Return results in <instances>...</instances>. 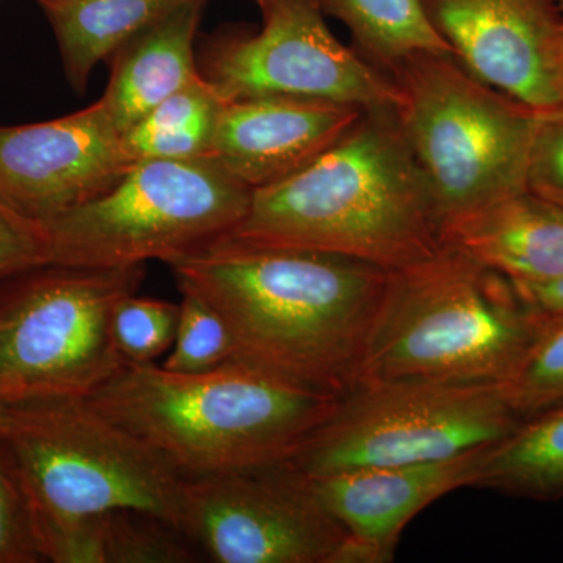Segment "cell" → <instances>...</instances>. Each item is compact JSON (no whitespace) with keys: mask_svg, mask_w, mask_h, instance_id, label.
Returning a JSON list of instances; mask_svg holds the SVG:
<instances>
[{"mask_svg":"<svg viewBox=\"0 0 563 563\" xmlns=\"http://www.w3.org/2000/svg\"><path fill=\"white\" fill-rule=\"evenodd\" d=\"M195 0H36L60 49L74 91L81 92L99 62Z\"/></svg>","mask_w":563,"mask_h":563,"instance_id":"obj_18","label":"cell"},{"mask_svg":"<svg viewBox=\"0 0 563 563\" xmlns=\"http://www.w3.org/2000/svg\"><path fill=\"white\" fill-rule=\"evenodd\" d=\"M180 531L217 563H340L350 540L287 462L187 477Z\"/></svg>","mask_w":563,"mask_h":563,"instance_id":"obj_11","label":"cell"},{"mask_svg":"<svg viewBox=\"0 0 563 563\" xmlns=\"http://www.w3.org/2000/svg\"><path fill=\"white\" fill-rule=\"evenodd\" d=\"M166 265L180 292L220 314L232 361L335 396L361 384L390 273L357 258L229 235Z\"/></svg>","mask_w":563,"mask_h":563,"instance_id":"obj_1","label":"cell"},{"mask_svg":"<svg viewBox=\"0 0 563 563\" xmlns=\"http://www.w3.org/2000/svg\"><path fill=\"white\" fill-rule=\"evenodd\" d=\"M562 68H563V31H562Z\"/></svg>","mask_w":563,"mask_h":563,"instance_id":"obj_32","label":"cell"},{"mask_svg":"<svg viewBox=\"0 0 563 563\" xmlns=\"http://www.w3.org/2000/svg\"><path fill=\"white\" fill-rule=\"evenodd\" d=\"M488 446L442 461L309 476L325 509L350 533L340 563L391 562L418 514L448 493L472 487Z\"/></svg>","mask_w":563,"mask_h":563,"instance_id":"obj_14","label":"cell"},{"mask_svg":"<svg viewBox=\"0 0 563 563\" xmlns=\"http://www.w3.org/2000/svg\"><path fill=\"white\" fill-rule=\"evenodd\" d=\"M179 306L176 336L163 368L177 373H202L232 361L231 333L220 314L188 292H181Z\"/></svg>","mask_w":563,"mask_h":563,"instance_id":"obj_25","label":"cell"},{"mask_svg":"<svg viewBox=\"0 0 563 563\" xmlns=\"http://www.w3.org/2000/svg\"><path fill=\"white\" fill-rule=\"evenodd\" d=\"M499 387L520 420L563 402V314H548L520 368Z\"/></svg>","mask_w":563,"mask_h":563,"instance_id":"obj_23","label":"cell"},{"mask_svg":"<svg viewBox=\"0 0 563 563\" xmlns=\"http://www.w3.org/2000/svg\"><path fill=\"white\" fill-rule=\"evenodd\" d=\"M198 561V547L157 515L121 509L106 514L103 562L106 563H191Z\"/></svg>","mask_w":563,"mask_h":563,"instance_id":"obj_22","label":"cell"},{"mask_svg":"<svg viewBox=\"0 0 563 563\" xmlns=\"http://www.w3.org/2000/svg\"><path fill=\"white\" fill-rule=\"evenodd\" d=\"M0 443L31 507L33 531L121 509L180 529L187 477L88 399L0 402Z\"/></svg>","mask_w":563,"mask_h":563,"instance_id":"obj_5","label":"cell"},{"mask_svg":"<svg viewBox=\"0 0 563 563\" xmlns=\"http://www.w3.org/2000/svg\"><path fill=\"white\" fill-rule=\"evenodd\" d=\"M526 190L563 209V103L540 111L529 154Z\"/></svg>","mask_w":563,"mask_h":563,"instance_id":"obj_27","label":"cell"},{"mask_svg":"<svg viewBox=\"0 0 563 563\" xmlns=\"http://www.w3.org/2000/svg\"><path fill=\"white\" fill-rule=\"evenodd\" d=\"M520 421L499 385L358 384L287 463L318 477L442 461L499 442Z\"/></svg>","mask_w":563,"mask_h":563,"instance_id":"obj_9","label":"cell"},{"mask_svg":"<svg viewBox=\"0 0 563 563\" xmlns=\"http://www.w3.org/2000/svg\"><path fill=\"white\" fill-rule=\"evenodd\" d=\"M180 306L163 299L125 296L111 313V336L128 363H155L173 347Z\"/></svg>","mask_w":563,"mask_h":563,"instance_id":"obj_24","label":"cell"},{"mask_svg":"<svg viewBox=\"0 0 563 563\" xmlns=\"http://www.w3.org/2000/svg\"><path fill=\"white\" fill-rule=\"evenodd\" d=\"M363 111L343 103L290 98L225 102L207 158L254 191L320 157Z\"/></svg>","mask_w":563,"mask_h":563,"instance_id":"obj_15","label":"cell"},{"mask_svg":"<svg viewBox=\"0 0 563 563\" xmlns=\"http://www.w3.org/2000/svg\"><path fill=\"white\" fill-rule=\"evenodd\" d=\"M404 136L446 222L526 190L540 111L473 76L453 54L417 52L387 70Z\"/></svg>","mask_w":563,"mask_h":563,"instance_id":"obj_6","label":"cell"},{"mask_svg":"<svg viewBox=\"0 0 563 563\" xmlns=\"http://www.w3.org/2000/svg\"><path fill=\"white\" fill-rule=\"evenodd\" d=\"M473 76L544 111L563 103V13L555 0H421Z\"/></svg>","mask_w":563,"mask_h":563,"instance_id":"obj_13","label":"cell"},{"mask_svg":"<svg viewBox=\"0 0 563 563\" xmlns=\"http://www.w3.org/2000/svg\"><path fill=\"white\" fill-rule=\"evenodd\" d=\"M44 562L31 507L18 474L0 443V563Z\"/></svg>","mask_w":563,"mask_h":563,"instance_id":"obj_26","label":"cell"},{"mask_svg":"<svg viewBox=\"0 0 563 563\" xmlns=\"http://www.w3.org/2000/svg\"><path fill=\"white\" fill-rule=\"evenodd\" d=\"M144 265H46L0 282V402L88 399L124 365L111 313Z\"/></svg>","mask_w":563,"mask_h":563,"instance_id":"obj_7","label":"cell"},{"mask_svg":"<svg viewBox=\"0 0 563 563\" xmlns=\"http://www.w3.org/2000/svg\"><path fill=\"white\" fill-rule=\"evenodd\" d=\"M224 103L201 76L158 103L125 132V150L135 163L207 158Z\"/></svg>","mask_w":563,"mask_h":563,"instance_id":"obj_20","label":"cell"},{"mask_svg":"<svg viewBox=\"0 0 563 563\" xmlns=\"http://www.w3.org/2000/svg\"><path fill=\"white\" fill-rule=\"evenodd\" d=\"M536 309L547 314H563V277L540 285L515 284Z\"/></svg>","mask_w":563,"mask_h":563,"instance_id":"obj_29","label":"cell"},{"mask_svg":"<svg viewBox=\"0 0 563 563\" xmlns=\"http://www.w3.org/2000/svg\"><path fill=\"white\" fill-rule=\"evenodd\" d=\"M258 246L357 258L398 272L442 250V221L396 109L365 110L320 157L252 191L231 233Z\"/></svg>","mask_w":563,"mask_h":563,"instance_id":"obj_2","label":"cell"},{"mask_svg":"<svg viewBox=\"0 0 563 563\" xmlns=\"http://www.w3.org/2000/svg\"><path fill=\"white\" fill-rule=\"evenodd\" d=\"M547 318L515 282L443 246L388 276L361 384H506Z\"/></svg>","mask_w":563,"mask_h":563,"instance_id":"obj_4","label":"cell"},{"mask_svg":"<svg viewBox=\"0 0 563 563\" xmlns=\"http://www.w3.org/2000/svg\"><path fill=\"white\" fill-rule=\"evenodd\" d=\"M472 487L533 501L563 498V402L525 418L492 443Z\"/></svg>","mask_w":563,"mask_h":563,"instance_id":"obj_19","label":"cell"},{"mask_svg":"<svg viewBox=\"0 0 563 563\" xmlns=\"http://www.w3.org/2000/svg\"><path fill=\"white\" fill-rule=\"evenodd\" d=\"M339 399L229 361L202 373L125 362L88 401L199 477L290 461Z\"/></svg>","mask_w":563,"mask_h":563,"instance_id":"obj_3","label":"cell"},{"mask_svg":"<svg viewBox=\"0 0 563 563\" xmlns=\"http://www.w3.org/2000/svg\"><path fill=\"white\" fill-rule=\"evenodd\" d=\"M442 243L515 284L563 277V209L529 190L446 222Z\"/></svg>","mask_w":563,"mask_h":563,"instance_id":"obj_16","label":"cell"},{"mask_svg":"<svg viewBox=\"0 0 563 563\" xmlns=\"http://www.w3.org/2000/svg\"><path fill=\"white\" fill-rule=\"evenodd\" d=\"M252 190L209 158L141 161L111 190L46 225L49 265L118 268L169 263L246 217Z\"/></svg>","mask_w":563,"mask_h":563,"instance_id":"obj_8","label":"cell"},{"mask_svg":"<svg viewBox=\"0 0 563 563\" xmlns=\"http://www.w3.org/2000/svg\"><path fill=\"white\" fill-rule=\"evenodd\" d=\"M324 14L342 21L358 54L387 73L417 52H448L422 10L421 0H317Z\"/></svg>","mask_w":563,"mask_h":563,"instance_id":"obj_21","label":"cell"},{"mask_svg":"<svg viewBox=\"0 0 563 563\" xmlns=\"http://www.w3.org/2000/svg\"><path fill=\"white\" fill-rule=\"evenodd\" d=\"M257 33L210 40L201 76L224 102L290 98L396 109L395 81L325 25L317 0H274L261 10Z\"/></svg>","mask_w":563,"mask_h":563,"instance_id":"obj_10","label":"cell"},{"mask_svg":"<svg viewBox=\"0 0 563 563\" xmlns=\"http://www.w3.org/2000/svg\"><path fill=\"white\" fill-rule=\"evenodd\" d=\"M555 3H558L559 9H561L563 13V0H555Z\"/></svg>","mask_w":563,"mask_h":563,"instance_id":"obj_31","label":"cell"},{"mask_svg":"<svg viewBox=\"0 0 563 563\" xmlns=\"http://www.w3.org/2000/svg\"><path fill=\"white\" fill-rule=\"evenodd\" d=\"M255 3H257L258 9L263 10L265 7H268L269 3H273L274 0H254Z\"/></svg>","mask_w":563,"mask_h":563,"instance_id":"obj_30","label":"cell"},{"mask_svg":"<svg viewBox=\"0 0 563 563\" xmlns=\"http://www.w3.org/2000/svg\"><path fill=\"white\" fill-rule=\"evenodd\" d=\"M133 165L102 99L58 120L0 128V198L44 228L111 190Z\"/></svg>","mask_w":563,"mask_h":563,"instance_id":"obj_12","label":"cell"},{"mask_svg":"<svg viewBox=\"0 0 563 563\" xmlns=\"http://www.w3.org/2000/svg\"><path fill=\"white\" fill-rule=\"evenodd\" d=\"M49 265L46 228L0 198V282Z\"/></svg>","mask_w":563,"mask_h":563,"instance_id":"obj_28","label":"cell"},{"mask_svg":"<svg viewBox=\"0 0 563 563\" xmlns=\"http://www.w3.org/2000/svg\"><path fill=\"white\" fill-rule=\"evenodd\" d=\"M209 0L173 11L114 54L102 101L122 135L166 98L201 77L195 40Z\"/></svg>","mask_w":563,"mask_h":563,"instance_id":"obj_17","label":"cell"}]
</instances>
